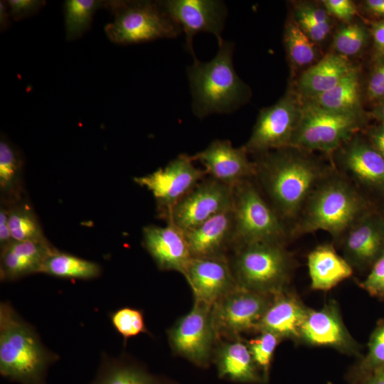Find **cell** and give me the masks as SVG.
<instances>
[{
	"label": "cell",
	"mask_w": 384,
	"mask_h": 384,
	"mask_svg": "<svg viewBox=\"0 0 384 384\" xmlns=\"http://www.w3.org/2000/svg\"><path fill=\"white\" fill-rule=\"evenodd\" d=\"M294 147L257 155L259 189L284 223L293 224L319 182L334 169Z\"/></svg>",
	"instance_id": "obj_1"
},
{
	"label": "cell",
	"mask_w": 384,
	"mask_h": 384,
	"mask_svg": "<svg viewBox=\"0 0 384 384\" xmlns=\"http://www.w3.org/2000/svg\"><path fill=\"white\" fill-rule=\"evenodd\" d=\"M369 213L368 203L358 187L334 167L312 191L289 235L299 237L324 230L341 240Z\"/></svg>",
	"instance_id": "obj_2"
},
{
	"label": "cell",
	"mask_w": 384,
	"mask_h": 384,
	"mask_svg": "<svg viewBox=\"0 0 384 384\" xmlns=\"http://www.w3.org/2000/svg\"><path fill=\"white\" fill-rule=\"evenodd\" d=\"M60 356L46 346L36 329L9 301L0 303V374L20 384H46Z\"/></svg>",
	"instance_id": "obj_3"
},
{
	"label": "cell",
	"mask_w": 384,
	"mask_h": 384,
	"mask_svg": "<svg viewBox=\"0 0 384 384\" xmlns=\"http://www.w3.org/2000/svg\"><path fill=\"white\" fill-rule=\"evenodd\" d=\"M218 45V51L211 60L201 62L194 57L188 69L192 109L200 118L231 112L248 99L249 89L234 68L233 43L223 40Z\"/></svg>",
	"instance_id": "obj_4"
},
{
	"label": "cell",
	"mask_w": 384,
	"mask_h": 384,
	"mask_svg": "<svg viewBox=\"0 0 384 384\" xmlns=\"http://www.w3.org/2000/svg\"><path fill=\"white\" fill-rule=\"evenodd\" d=\"M229 260L239 286L274 295L286 289L293 268V260L284 242H258L233 249Z\"/></svg>",
	"instance_id": "obj_5"
},
{
	"label": "cell",
	"mask_w": 384,
	"mask_h": 384,
	"mask_svg": "<svg viewBox=\"0 0 384 384\" xmlns=\"http://www.w3.org/2000/svg\"><path fill=\"white\" fill-rule=\"evenodd\" d=\"M106 7L113 19L105 26V32L110 41L117 44L175 38L182 31L160 1H110Z\"/></svg>",
	"instance_id": "obj_6"
},
{
	"label": "cell",
	"mask_w": 384,
	"mask_h": 384,
	"mask_svg": "<svg viewBox=\"0 0 384 384\" xmlns=\"http://www.w3.org/2000/svg\"><path fill=\"white\" fill-rule=\"evenodd\" d=\"M251 179L233 187L232 250L258 242H285L288 236L284 223Z\"/></svg>",
	"instance_id": "obj_7"
},
{
	"label": "cell",
	"mask_w": 384,
	"mask_h": 384,
	"mask_svg": "<svg viewBox=\"0 0 384 384\" xmlns=\"http://www.w3.org/2000/svg\"><path fill=\"white\" fill-rule=\"evenodd\" d=\"M302 101V116L291 147L332 154L355 137L363 125V114L333 112Z\"/></svg>",
	"instance_id": "obj_8"
},
{
	"label": "cell",
	"mask_w": 384,
	"mask_h": 384,
	"mask_svg": "<svg viewBox=\"0 0 384 384\" xmlns=\"http://www.w3.org/2000/svg\"><path fill=\"white\" fill-rule=\"evenodd\" d=\"M303 101L289 91L274 105L260 110L244 147L247 153L260 154L291 147L299 125Z\"/></svg>",
	"instance_id": "obj_9"
},
{
	"label": "cell",
	"mask_w": 384,
	"mask_h": 384,
	"mask_svg": "<svg viewBox=\"0 0 384 384\" xmlns=\"http://www.w3.org/2000/svg\"><path fill=\"white\" fill-rule=\"evenodd\" d=\"M272 297L238 285L212 306L216 338L234 339L243 332L257 331Z\"/></svg>",
	"instance_id": "obj_10"
},
{
	"label": "cell",
	"mask_w": 384,
	"mask_h": 384,
	"mask_svg": "<svg viewBox=\"0 0 384 384\" xmlns=\"http://www.w3.org/2000/svg\"><path fill=\"white\" fill-rule=\"evenodd\" d=\"M168 339L176 354L198 366H208L217 339L212 306L194 301L191 310L169 329Z\"/></svg>",
	"instance_id": "obj_11"
},
{
	"label": "cell",
	"mask_w": 384,
	"mask_h": 384,
	"mask_svg": "<svg viewBox=\"0 0 384 384\" xmlns=\"http://www.w3.org/2000/svg\"><path fill=\"white\" fill-rule=\"evenodd\" d=\"M191 156L182 154L164 167L135 177L134 181L149 191L156 199L159 214L165 218L172 208L207 174L194 164Z\"/></svg>",
	"instance_id": "obj_12"
},
{
	"label": "cell",
	"mask_w": 384,
	"mask_h": 384,
	"mask_svg": "<svg viewBox=\"0 0 384 384\" xmlns=\"http://www.w3.org/2000/svg\"><path fill=\"white\" fill-rule=\"evenodd\" d=\"M233 187L206 176L169 211L164 218L183 232L232 208Z\"/></svg>",
	"instance_id": "obj_13"
},
{
	"label": "cell",
	"mask_w": 384,
	"mask_h": 384,
	"mask_svg": "<svg viewBox=\"0 0 384 384\" xmlns=\"http://www.w3.org/2000/svg\"><path fill=\"white\" fill-rule=\"evenodd\" d=\"M166 14L185 33L186 48L193 57V41L195 36L206 32L222 41L226 9L215 0H167L160 1Z\"/></svg>",
	"instance_id": "obj_14"
},
{
	"label": "cell",
	"mask_w": 384,
	"mask_h": 384,
	"mask_svg": "<svg viewBox=\"0 0 384 384\" xmlns=\"http://www.w3.org/2000/svg\"><path fill=\"white\" fill-rule=\"evenodd\" d=\"M191 157L208 176L226 184L234 186L255 176V163L249 159L244 146L234 147L228 139H215Z\"/></svg>",
	"instance_id": "obj_15"
},
{
	"label": "cell",
	"mask_w": 384,
	"mask_h": 384,
	"mask_svg": "<svg viewBox=\"0 0 384 384\" xmlns=\"http://www.w3.org/2000/svg\"><path fill=\"white\" fill-rule=\"evenodd\" d=\"M183 275L195 301L212 306L238 285L227 256L193 257Z\"/></svg>",
	"instance_id": "obj_16"
},
{
	"label": "cell",
	"mask_w": 384,
	"mask_h": 384,
	"mask_svg": "<svg viewBox=\"0 0 384 384\" xmlns=\"http://www.w3.org/2000/svg\"><path fill=\"white\" fill-rule=\"evenodd\" d=\"M336 151L339 173L356 186L384 193V158L371 144L355 136Z\"/></svg>",
	"instance_id": "obj_17"
},
{
	"label": "cell",
	"mask_w": 384,
	"mask_h": 384,
	"mask_svg": "<svg viewBox=\"0 0 384 384\" xmlns=\"http://www.w3.org/2000/svg\"><path fill=\"white\" fill-rule=\"evenodd\" d=\"M143 245L158 268L183 274L193 258L184 233L171 223L143 229Z\"/></svg>",
	"instance_id": "obj_18"
},
{
	"label": "cell",
	"mask_w": 384,
	"mask_h": 384,
	"mask_svg": "<svg viewBox=\"0 0 384 384\" xmlns=\"http://www.w3.org/2000/svg\"><path fill=\"white\" fill-rule=\"evenodd\" d=\"M299 339L317 346L353 351L356 346L346 329L337 306L330 303L321 309H308L301 326Z\"/></svg>",
	"instance_id": "obj_19"
},
{
	"label": "cell",
	"mask_w": 384,
	"mask_h": 384,
	"mask_svg": "<svg viewBox=\"0 0 384 384\" xmlns=\"http://www.w3.org/2000/svg\"><path fill=\"white\" fill-rule=\"evenodd\" d=\"M345 259L358 267L373 265L384 250V223L368 213L341 238Z\"/></svg>",
	"instance_id": "obj_20"
},
{
	"label": "cell",
	"mask_w": 384,
	"mask_h": 384,
	"mask_svg": "<svg viewBox=\"0 0 384 384\" xmlns=\"http://www.w3.org/2000/svg\"><path fill=\"white\" fill-rule=\"evenodd\" d=\"M183 233L192 257L226 256V252L233 247V208Z\"/></svg>",
	"instance_id": "obj_21"
},
{
	"label": "cell",
	"mask_w": 384,
	"mask_h": 384,
	"mask_svg": "<svg viewBox=\"0 0 384 384\" xmlns=\"http://www.w3.org/2000/svg\"><path fill=\"white\" fill-rule=\"evenodd\" d=\"M302 302L286 289L273 295L257 331H270L282 338L299 339L308 311Z\"/></svg>",
	"instance_id": "obj_22"
},
{
	"label": "cell",
	"mask_w": 384,
	"mask_h": 384,
	"mask_svg": "<svg viewBox=\"0 0 384 384\" xmlns=\"http://www.w3.org/2000/svg\"><path fill=\"white\" fill-rule=\"evenodd\" d=\"M55 250L48 240L12 241L1 250V280L13 281L40 273L43 262Z\"/></svg>",
	"instance_id": "obj_23"
},
{
	"label": "cell",
	"mask_w": 384,
	"mask_h": 384,
	"mask_svg": "<svg viewBox=\"0 0 384 384\" xmlns=\"http://www.w3.org/2000/svg\"><path fill=\"white\" fill-rule=\"evenodd\" d=\"M355 69L347 58L329 53L301 75L297 85L299 95L302 100L319 95L336 85Z\"/></svg>",
	"instance_id": "obj_24"
},
{
	"label": "cell",
	"mask_w": 384,
	"mask_h": 384,
	"mask_svg": "<svg viewBox=\"0 0 384 384\" xmlns=\"http://www.w3.org/2000/svg\"><path fill=\"white\" fill-rule=\"evenodd\" d=\"M307 265L311 287L315 290H329L353 274V267L329 244L312 250Z\"/></svg>",
	"instance_id": "obj_25"
},
{
	"label": "cell",
	"mask_w": 384,
	"mask_h": 384,
	"mask_svg": "<svg viewBox=\"0 0 384 384\" xmlns=\"http://www.w3.org/2000/svg\"><path fill=\"white\" fill-rule=\"evenodd\" d=\"M218 375L231 381L255 383L261 381L246 342L238 338L223 342L215 353Z\"/></svg>",
	"instance_id": "obj_26"
},
{
	"label": "cell",
	"mask_w": 384,
	"mask_h": 384,
	"mask_svg": "<svg viewBox=\"0 0 384 384\" xmlns=\"http://www.w3.org/2000/svg\"><path fill=\"white\" fill-rule=\"evenodd\" d=\"M90 384H165L159 377L151 375L139 365L122 355L112 357L102 354L100 365Z\"/></svg>",
	"instance_id": "obj_27"
},
{
	"label": "cell",
	"mask_w": 384,
	"mask_h": 384,
	"mask_svg": "<svg viewBox=\"0 0 384 384\" xmlns=\"http://www.w3.org/2000/svg\"><path fill=\"white\" fill-rule=\"evenodd\" d=\"M303 100L333 112L362 114L358 70H353L330 90Z\"/></svg>",
	"instance_id": "obj_28"
},
{
	"label": "cell",
	"mask_w": 384,
	"mask_h": 384,
	"mask_svg": "<svg viewBox=\"0 0 384 384\" xmlns=\"http://www.w3.org/2000/svg\"><path fill=\"white\" fill-rule=\"evenodd\" d=\"M40 273L70 279H91L100 276L96 262L63 252L57 249L43 262Z\"/></svg>",
	"instance_id": "obj_29"
},
{
	"label": "cell",
	"mask_w": 384,
	"mask_h": 384,
	"mask_svg": "<svg viewBox=\"0 0 384 384\" xmlns=\"http://www.w3.org/2000/svg\"><path fill=\"white\" fill-rule=\"evenodd\" d=\"M99 0H67L64 2L65 32L67 41H74L87 32L97 10L106 6Z\"/></svg>",
	"instance_id": "obj_30"
},
{
	"label": "cell",
	"mask_w": 384,
	"mask_h": 384,
	"mask_svg": "<svg viewBox=\"0 0 384 384\" xmlns=\"http://www.w3.org/2000/svg\"><path fill=\"white\" fill-rule=\"evenodd\" d=\"M284 43L289 62L293 66L301 68L312 63L316 56L314 42L292 20L287 21Z\"/></svg>",
	"instance_id": "obj_31"
},
{
	"label": "cell",
	"mask_w": 384,
	"mask_h": 384,
	"mask_svg": "<svg viewBox=\"0 0 384 384\" xmlns=\"http://www.w3.org/2000/svg\"><path fill=\"white\" fill-rule=\"evenodd\" d=\"M8 221L14 241H47L36 215L26 205L8 208Z\"/></svg>",
	"instance_id": "obj_32"
},
{
	"label": "cell",
	"mask_w": 384,
	"mask_h": 384,
	"mask_svg": "<svg viewBox=\"0 0 384 384\" xmlns=\"http://www.w3.org/2000/svg\"><path fill=\"white\" fill-rule=\"evenodd\" d=\"M21 159L18 151L6 140L0 141V188L14 201L19 193Z\"/></svg>",
	"instance_id": "obj_33"
},
{
	"label": "cell",
	"mask_w": 384,
	"mask_h": 384,
	"mask_svg": "<svg viewBox=\"0 0 384 384\" xmlns=\"http://www.w3.org/2000/svg\"><path fill=\"white\" fill-rule=\"evenodd\" d=\"M326 10L311 4H301L294 11V21L314 42H321L331 31V23Z\"/></svg>",
	"instance_id": "obj_34"
},
{
	"label": "cell",
	"mask_w": 384,
	"mask_h": 384,
	"mask_svg": "<svg viewBox=\"0 0 384 384\" xmlns=\"http://www.w3.org/2000/svg\"><path fill=\"white\" fill-rule=\"evenodd\" d=\"M110 319L124 343L130 338L149 332L143 312L136 308L124 306L117 309L110 314Z\"/></svg>",
	"instance_id": "obj_35"
},
{
	"label": "cell",
	"mask_w": 384,
	"mask_h": 384,
	"mask_svg": "<svg viewBox=\"0 0 384 384\" xmlns=\"http://www.w3.org/2000/svg\"><path fill=\"white\" fill-rule=\"evenodd\" d=\"M368 37V31L362 25L347 24L336 33L333 46L338 54L347 58L361 52L367 43Z\"/></svg>",
	"instance_id": "obj_36"
},
{
	"label": "cell",
	"mask_w": 384,
	"mask_h": 384,
	"mask_svg": "<svg viewBox=\"0 0 384 384\" xmlns=\"http://www.w3.org/2000/svg\"><path fill=\"white\" fill-rule=\"evenodd\" d=\"M257 337L246 341L253 361L265 379L273 358L275 349L282 340L277 335L270 331H260Z\"/></svg>",
	"instance_id": "obj_37"
},
{
	"label": "cell",
	"mask_w": 384,
	"mask_h": 384,
	"mask_svg": "<svg viewBox=\"0 0 384 384\" xmlns=\"http://www.w3.org/2000/svg\"><path fill=\"white\" fill-rule=\"evenodd\" d=\"M384 368V321L378 324L370 337L368 352L360 364L367 375Z\"/></svg>",
	"instance_id": "obj_38"
},
{
	"label": "cell",
	"mask_w": 384,
	"mask_h": 384,
	"mask_svg": "<svg viewBox=\"0 0 384 384\" xmlns=\"http://www.w3.org/2000/svg\"><path fill=\"white\" fill-rule=\"evenodd\" d=\"M361 286L371 295L384 296V250L373 264Z\"/></svg>",
	"instance_id": "obj_39"
},
{
	"label": "cell",
	"mask_w": 384,
	"mask_h": 384,
	"mask_svg": "<svg viewBox=\"0 0 384 384\" xmlns=\"http://www.w3.org/2000/svg\"><path fill=\"white\" fill-rule=\"evenodd\" d=\"M11 18L14 21L36 14L45 4L41 0H9L6 1Z\"/></svg>",
	"instance_id": "obj_40"
},
{
	"label": "cell",
	"mask_w": 384,
	"mask_h": 384,
	"mask_svg": "<svg viewBox=\"0 0 384 384\" xmlns=\"http://www.w3.org/2000/svg\"><path fill=\"white\" fill-rule=\"evenodd\" d=\"M381 59L371 73L367 86L368 99L377 104L384 101V58Z\"/></svg>",
	"instance_id": "obj_41"
},
{
	"label": "cell",
	"mask_w": 384,
	"mask_h": 384,
	"mask_svg": "<svg viewBox=\"0 0 384 384\" xmlns=\"http://www.w3.org/2000/svg\"><path fill=\"white\" fill-rule=\"evenodd\" d=\"M322 2L329 14L341 20L348 21L357 13L356 6L351 0H324Z\"/></svg>",
	"instance_id": "obj_42"
},
{
	"label": "cell",
	"mask_w": 384,
	"mask_h": 384,
	"mask_svg": "<svg viewBox=\"0 0 384 384\" xmlns=\"http://www.w3.org/2000/svg\"><path fill=\"white\" fill-rule=\"evenodd\" d=\"M370 33L377 55L384 58V21L373 23Z\"/></svg>",
	"instance_id": "obj_43"
},
{
	"label": "cell",
	"mask_w": 384,
	"mask_h": 384,
	"mask_svg": "<svg viewBox=\"0 0 384 384\" xmlns=\"http://www.w3.org/2000/svg\"><path fill=\"white\" fill-rule=\"evenodd\" d=\"M13 240L9 226L8 208L0 209V247L1 250L6 247Z\"/></svg>",
	"instance_id": "obj_44"
},
{
	"label": "cell",
	"mask_w": 384,
	"mask_h": 384,
	"mask_svg": "<svg viewBox=\"0 0 384 384\" xmlns=\"http://www.w3.org/2000/svg\"><path fill=\"white\" fill-rule=\"evenodd\" d=\"M364 8L375 17H384V0H366L363 3Z\"/></svg>",
	"instance_id": "obj_45"
},
{
	"label": "cell",
	"mask_w": 384,
	"mask_h": 384,
	"mask_svg": "<svg viewBox=\"0 0 384 384\" xmlns=\"http://www.w3.org/2000/svg\"><path fill=\"white\" fill-rule=\"evenodd\" d=\"M371 145L384 158V129L380 127L370 133Z\"/></svg>",
	"instance_id": "obj_46"
},
{
	"label": "cell",
	"mask_w": 384,
	"mask_h": 384,
	"mask_svg": "<svg viewBox=\"0 0 384 384\" xmlns=\"http://www.w3.org/2000/svg\"><path fill=\"white\" fill-rule=\"evenodd\" d=\"M11 17L7 2L0 1V27L1 31H4L9 25Z\"/></svg>",
	"instance_id": "obj_47"
},
{
	"label": "cell",
	"mask_w": 384,
	"mask_h": 384,
	"mask_svg": "<svg viewBox=\"0 0 384 384\" xmlns=\"http://www.w3.org/2000/svg\"><path fill=\"white\" fill-rule=\"evenodd\" d=\"M361 384H384V368L368 375Z\"/></svg>",
	"instance_id": "obj_48"
},
{
	"label": "cell",
	"mask_w": 384,
	"mask_h": 384,
	"mask_svg": "<svg viewBox=\"0 0 384 384\" xmlns=\"http://www.w3.org/2000/svg\"><path fill=\"white\" fill-rule=\"evenodd\" d=\"M373 114L376 118L381 121L382 124H384V101L377 104Z\"/></svg>",
	"instance_id": "obj_49"
},
{
	"label": "cell",
	"mask_w": 384,
	"mask_h": 384,
	"mask_svg": "<svg viewBox=\"0 0 384 384\" xmlns=\"http://www.w3.org/2000/svg\"><path fill=\"white\" fill-rule=\"evenodd\" d=\"M383 223H384V219H383Z\"/></svg>",
	"instance_id": "obj_50"
}]
</instances>
